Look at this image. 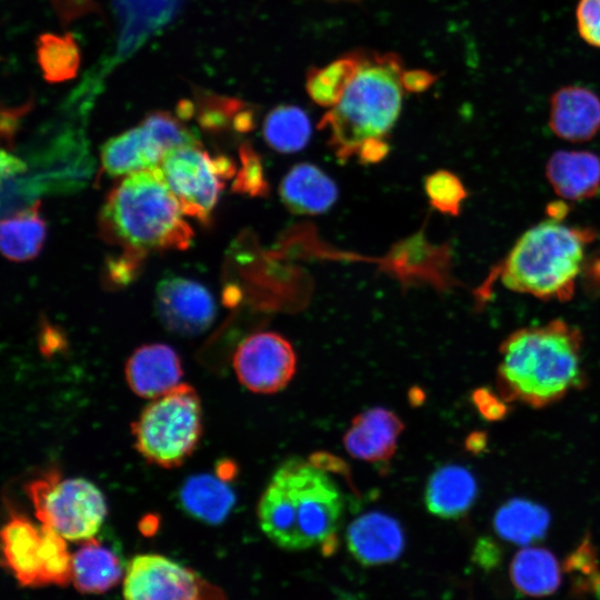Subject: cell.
<instances>
[{
	"instance_id": "8",
	"label": "cell",
	"mask_w": 600,
	"mask_h": 600,
	"mask_svg": "<svg viewBox=\"0 0 600 600\" xmlns=\"http://www.w3.org/2000/svg\"><path fill=\"white\" fill-rule=\"evenodd\" d=\"M3 561L20 586H67L72 554L66 539L51 527L12 514L1 531Z\"/></svg>"
},
{
	"instance_id": "38",
	"label": "cell",
	"mask_w": 600,
	"mask_h": 600,
	"mask_svg": "<svg viewBox=\"0 0 600 600\" xmlns=\"http://www.w3.org/2000/svg\"><path fill=\"white\" fill-rule=\"evenodd\" d=\"M336 1H357V0H336Z\"/></svg>"
},
{
	"instance_id": "35",
	"label": "cell",
	"mask_w": 600,
	"mask_h": 600,
	"mask_svg": "<svg viewBox=\"0 0 600 600\" xmlns=\"http://www.w3.org/2000/svg\"><path fill=\"white\" fill-rule=\"evenodd\" d=\"M400 80L407 91L423 92L437 81V76L424 69H403Z\"/></svg>"
},
{
	"instance_id": "37",
	"label": "cell",
	"mask_w": 600,
	"mask_h": 600,
	"mask_svg": "<svg viewBox=\"0 0 600 600\" xmlns=\"http://www.w3.org/2000/svg\"><path fill=\"white\" fill-rule=\"evenodd\" d=\"M487 434L483 432L471 433L466 441V447L470 452L479 453L484 450L487 446Z\"/></svg>"
},
{
	"instance_id": "14",
	"label": "cell",
	"mask_w": 600,
	"mask_h": 600,
	"mask_svg": "<svg viewBox=\"0 0 600 600\" xmlns=\"http://www.w3.org/2000/svg\"><path fill=\"white\" fill-rule=\"evenodd\" d=\"M404 429L402 420L386 408H370L357 414L343 436L350 456L367 462H386L396 452Z\"/></svg>"
},
{
	"instance_id": "33",
	"label": "cell",
	"mask_w": 600,
	"mask_h": 600,
	"mask_svg": "<svg viewBox=\"0 0 600 600\" xmlns=\"http://www.w3.org/2000/svg\"><path fill=\"white\" fill-rule=\"evenodd\" d=\"M143 256L123 251L120 256L109 259L107 279L113 284H126L133 280L142 263Z\"/></svg>"
},
{
	"instance_id": "30",
	"label": "cell",
	"mask_w": 600,
	"mask_h": 600,
	"mask_svg": "<svg viewBox=\"0 0 600 600\" xmlns=\"http://www.w3.org/2000/svg\"><path fill=\"white\" fill-rule=\"evenodd\" d=\"M424 187L434 209L450 216L460 213L467 190L459 177L448 170H439L426 179Z\"/></svg>"
},
{
	"instance_id": "34",
	"label": "cell",
	"mask_w": 600,
	"mask_h": 600,
	"mask_svg": "<svg viewBox=\"0 0 600 600\" xmlns=\"http://www.w3.org/2000/svg\"><path fill=\"white\" fill-rule=\"evenodd\" d=\"M472 402L479 413L489 421H497L507 416L508 402L488 388H479L472 393Z\"/></svg>"
},
{
	"instance_id": "32",
	"label": "cell",
	"mask_w": 600,
	"mask_h": 600,
	"mask_svg": "<svg viewBox=\"0 0 600 600\" xmlns=\"http://www.w3.org/2000/svg\"><path fill=\"white\" fill-rule=\"evenodd\" d=\"M576 19L581 39L600 48V0H579Z\"/></svg>"
},
{
	"instance_id": "22",
	"label": "cell",
	"mask_w": 600,
	"mask_h": 600,
	"mask_svg": "<svg viewBox=\"0 0 600 600\" xmlns=\"http://www.w3.org/2000/svg\"><path fill=\"white\" fill-rule=\"evenodd\" d=\"M234 500V493L224 480L211 474L190 477L179 491V503L186 513L208 524L221 523Z\"/></svg>"
},
{
	"instance_id": "27",
	"label": "cell",
	"mask_w": 600,
	"mask_h": 600,
	"mask_svg": "<svg viewBox=\"0 0 600 600\" xmlns=\"http://www.w3.org/2000/svg\"><path fill=\"white\" fill-rule=\"evenodd\" d=\"M37 62L47 82L73 79L80 67V50L71 33H42L36 41Z\"/></svg>"
},
{
	"instance_id": "18",
	"label": "cell",
	"mask_w": 600,
	"mask_h": 600,
	"mask_svg": "<svg viewBox=\"0 0 600 600\" xmlns=\"http://www.w3.org/2000/svg\"><path fill=\"white\" fill-rule=\"evenodd\" d=\"M477 482L464 467L447 464L428 479L424 503L430 513L443 519L464 516L477 497Z\"/></svg>"
},
{
	"instance_id": "2",
	"label": "cell",
	"mask_w": 600,
	"mask_h": 600,
	"mask_svg": "<svg viewBox=\"0 0 600 600\" xmlns=\"http://www.w3.org/2000/svg\"><path fill=\"white\" fill-rule=\"evenodd\" d=\"M342 513V496L333 480L320 467L297 458L277 469L258 503L261 530L288 551L317 544L332 551Z\"/></svg>"
},
{
	"instance_id": "4",
	"label": "cell",
	"mask_w": 600,
	"mask_h": 600,
	"mask_svg": "<svg viewBox=\"0 0 600 600\" xmlns=\"http://www.w3.org/2000/svg\"><path fill=\"white\" fill-rule=\"evenodd\" d=\"M99 227L106 241L143 257L184 250L193 237L159 166L128 174L109 192Z\"/></svg>"
},
{
	"instance_id": "3",
	"label": "cell",
	"mask_w": 600,
	"mask_h": 600,
	"mask_svg": "<svg viewBox=\"0 0 600 600\" xmlns=\"http://www.w3.org/2000/svg\"><path fill=\"white\" fill-rule=\"evenodd\" d=\"M596 230L549 218L526 230L494 266L476 294L489 299L492 286L541 300L568 301L584 267L586 251Z\"/></svg>"
},
{
	"instance_id": "11",
	"label": "cell",
	"mask_w": 600,
	"mask_h": 600,
	"mask_svg": "<svg viewBox=\"0 0 600 600\" xmlns=\"http://www.w3.org/2000/svg\"><path fill=\"white\" fill-rule=\"evenodd\" d=\"M297 356L281 334L261 331L246 338L233 356V369L239 381L256 393H276L294 376Z\"/></svg>"
},
{
	"instance_id": "5",
	"label": "cell",
	"mask_w": 600,
	"mask_h": 600,
	"mask_svg": "<svg viewBox=\"0 0 600 600\" xmlns=\"http://www.w3.org/2000/svg\"><path fill=\"white\" fill-rule=\"evenodd\" d=\"M402 71L398 54L367 52L340 100L320 121L340 159L357 154L367 142L382 140L393 127L402 103Z\"/></svg>"
},
{
	"instance_id": "23",
	"label": "cell",
	"mask_w": 600,
	"mask_h": 600,
	"mask_svg": "<svg viewBox=\"0 0 600 600\" xmlns=\"http://www.w3.org/2000/svg\"><path fill=\"white\" fill-rule=\"evenodd\" d=\"M509 573L514 588L530 597L552 594L561 581L556 557L549 550L538 547H528L517 552Z\"/></svg>"
},
{
	"instance_id": "31",
	"label": "cell",
	"mask_w": 600,
	"mask_h": 600,
	"mask_svg": "<svg viewBox=\"0 0 600 600\" xmlns=\"http://www.w3.org/2000/svg\"><path fill=\"white\" fill-rule=\"evenodd\" d=\"M242 167L236 180L234 188L244 193L257 196L266 191L262 167L259 159L249 148L241 150Z\"/></svg>"
},
{
	"instance_id": "20",
	"label": "cell",
	"mask_w": 600,
	"mask_h": 600,
	"mask_svg": "<svg viewBox=\"0 0 600 600\" xmlns=\"http://www.w3.org/2000/svg\"><path fill=\"white\" fill-rule=\"evenodd\" d=\"M279 191L283 203L300 214L326 212L338 198L332 179L310 163L294 166L282 179Z\"/></svg>"
},
{
	"instance_id": "29",
	"label": "cell",
	"mask_w": 600,
	"mask_h": 600,
	"mask_svg": "<svg viewBox=\"0 0 600 600\" xmlns=\"http://www.w3.org/2000/svg\"><path fill=\"white\" fill-rule=\"evenodd\" d=\"M141 124L166 153L180 147L200 146L197 134L169 112H151Z\"/></svg>"
},
{
	"instance_id": "1",
	"label": "cell",
	"mask_w": 600,
	"mask_h": 600,
	"mask_svg": "<svg viewBox=\"0 0 600 600\" xmlns=\"http://www.w3.org/2000/svg\"><path fill=\"white\" fill-rule=\"evenodd\" d=\"M581 331L554 319L523 327L500 344L497 389L509 403L543 408L586 383Z\"/></svg>"
},
{
	"instance_id": "21",
	"label": "cell",
	"mask_w": 600,
	"mask_h": 600,
	"mask_svg": "<svg viewBox=\"0 0 600 600\" xmlns=\"http://www.w3.org/2000/svg\"><path fill=\"white\" fill-rule=\"evenodd\" d=\"M123 567L114 551L96 538L82 541L72 554V583L81 593H103L119 583Z\"/></svg>"
},
{
	"instance_id": "25",
	"label": "cell",
	"mask_w": 600,
	"mask_h": 600,
	"mask_svg": "<svg viewBox=\"0 0 600 600\" xmlns=\"http://www.w3.org/2000/svg\"><path fill=\"white\" fill-rule=\"evenodd\" d=\"M46 233V222L39 213V203H33L2 219V253L12 261L31 260L41 251Z\"/></svg>"
},
{
	"instance_id": "15",
	"label": "cell",
	"mask_w": 600,
	"mask_h": 600,
	"mask_svg": "<svg viewBox=\"0 0 600 600\" xmlns=\"http://www.w3.org/2000/svg\"><path fill=\"white\" fill-rule=\"evenodd\" d=\"M549 127L571 142L591 140L600 131V98L581 86H564L550 99Z\"/></svg>"
},
{
	"instance_id": "26",
	"label": "cell",
	"mask_w": 600,
	"mask_h": 600,
	"mask_svg": "<svg viewBox=\"0 0 600 600\" xmlns=\"http://www.w3.org/2000/svg\"><path fill=\"white\" fill-rule=\"evenodd\" d=\"M550 523L548 511L528 500L512 499L496 513L493 526L504 540L527 546L546 534Z\"/></svg>"
},
{
	"instance_id": "9",
	"label": "cell",
	"mask_w": 600,
	"mask_h": 600,
	"mask_svg": "<svg viewBox=\"0 0 600 600\" xmlns=\"http://www.w3.org/2000/svg\"><path fill=\"white\" fill-rule=\"evenodd\" d=\"M159 167L183 214L201 223L210 221L223 181L234 171L229 159L223 156L212 158L200 146L168 151Z\"/></svg>"
},
{
	"instance_id": "36",
	"label": "cell",
	"mask_w": 600,
	"mask_h": 600,
	"mask_svg": "<svg viewBox=\"0 0 600 600\" xmlns=\"http://www.w3.org/2000/svg\"><path fill=\"white\" fill-rule=\"evenodd\" d=\"M499 558L498 547L489 539H480L473 550V561L479 566L489 568L496 564Z\"/></svg>"
},
{
	"instance_id": "17",
	"label": "cell",
	"mask_w": 600,
	"mask_h": 600,
	"mask_svg": "<svg viewBox=\"0 0 600 600\" xmlns=\"http://www.w3.org/2000/svg\"><path fill=\"white\" fill-rule=\"evenodd\" d=\"M546 177L564 200L591 199L600 191V157L588 150H558L546 163Z\"/></svg>"
},
{
	"instance_id": "19",
	"label": "cell",
	"mask_w": 600,
	"mask_h": 600,
	"mask_svg": "<svg viewBox=\"0 0 600 600\" xmlns=\"http://www.w3.org/2000/svg\"><path fill=\"white\" fill-rule=\"evenodd\" d=\"M166 152L140 123L116 137L101 147V164L111 177L158 167Z\"/></svg>"
},
{
	"instance_id": "28",
	"label": "cell",
	"mask_w": 600,
	"mask_h": 600,
	"mask_svg": "<svg viewBox=\"0 0 600 600\" xmlns=\"http://www.w3.org/2000/svg\"><path fill=\"white\" fill-rule=\"evenodd\" d=\"M263 136L276 151L290 153L306 147L311 136L307 113L296 106H278L264 119Z\"/></svg>"
},
{
	"instance_id": "10",
	"label": "cell",
	"mask_w": 600,
	"mask_h": 600,
	"mask_svg": "<svg viewBox=\"0 0 600 600\" xmlns=\"http://www.w3.org/2000/svg\"><path fill=\"white\" fill-rule=\"evenodd\" d=\"M124 600H227L197 571L162 554L134 556L123 579Z\"/></svg>"
},
{
	"instance_id": "13",
	"label": "cell",
	"mask_w": 600,
	"mask_h": 600,
	"mask_svg": "<svg viewBox=\"0 0 600 600\" xmlns=\"http://www.w3.org/2000/svg\"><path fill=\"white\" fill-rule=\"evenodd\" d=\"M346 540L352 557L366 567L393 562L404 548L400 523L378 511L356 518L348 527Z\"/></svg>"
},
{
	"instance_id": "24",
	"label": "cell",
	"mask_w": 600,
	"mask_h": 600,
	"mask_svg": "<svg viewBox=\"0 0 600 600\" xmlns=\"http://www.w3.org/2000/svg\"><path fill=\"white\" fill-rule=\"evenodd\" d=\"M366 56V51L354 50L323 67H311L306 78L309 97L321 107L332 108L356 77Z\"/></svg>"
},
{
	"instance_id": "12",
	"label": "cell",
	"mask_w": 600,
	"mask_h": 600,
	"mask_svg": "<svg viewBox=\"0 0 600 600\" xmlns=\"http://www.w3.org/2000/svg\"><path fill=\"white\" fill-rule=\"evenodd\" d=\"M154 304L163 326L183 336L203 332L216 316L214 300L208 289L182 277L161 280L157 286Z\"/></svg>"
},
{
	"instance_id": "7",
	"label": "cell",
	"mask_w": 600,
	"mask_h": 600,
	"mask_svg": "<svg viewBox=\"0 0 600 600\" xmlns=\"http://www.w3.org/2000/svg\"><path fill=\"white\" fill-rule=\"evenodd\" d=\"M36 517L66 540L94 538L107 514L102 492L83 478H62L49 472L27 484Z\"/></svg>"
},
{
	"instance_id": "16",
	"label": "cell",
	"mask_w": 600,
	"mask_h": 600,
	"mask_svg": "<svg viewBox=\"0 0 600 600\" xmlns=\"http://www.w3.org/2000/svg\"><path fill=\"white\" fill-rule=\"evenodd\" d=\"M124 374L136 394L154 399L181 384L182 367L171 347L151 343L134 350L127 360Z\"/></svg>"
},
{
	"instance_id": "6",
	"label": "cell",
	"mask_w": 600,
	"mask_h": 600,
	"mask_svg": "<svg viewBox=\"0 0 600 600\" xmlns=\"http://www.w3.org/2000/svg\"><path fill=\"white\" fill-rule=\"evenodd\" d=\"M201 431L200 399L187 383L152 399L132 424L136 449L162 468L183 463L196 449Z\"/></svg>"
}]
</instances>
